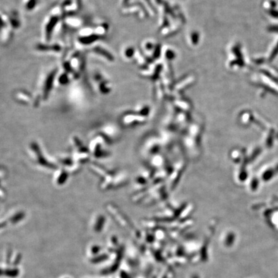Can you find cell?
I'll list each match as a JSON object with an SVG mask.
<instances>
[{
    "label": "cell",
    "mask_w": 278,
    "mask_h": 278,
    "mask_svg": "<svg viewBox=\"0 0 278 278\" xmlns=\"http://www.w3.org/2000/svg\"><path fill=\"white\" fill-rule=\"evenodd\" d=\"M193 278H198V277H196V276H194V277Z\"/></svg>",
    "instance_id": "cell-1"
}]
</instances>
